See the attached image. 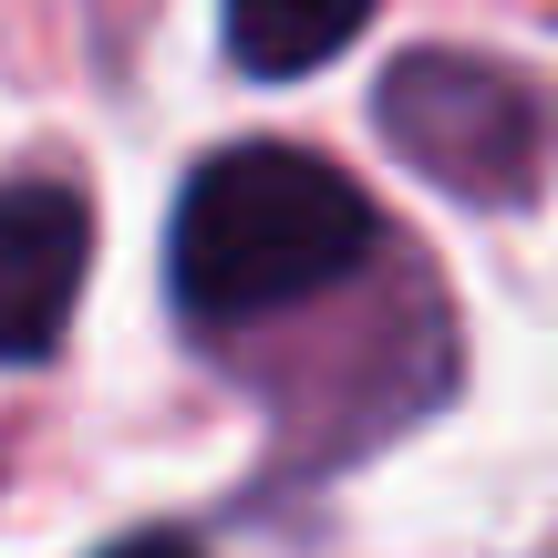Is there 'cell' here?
Wrapping results in <instances>:
<instances>
[{
    "label": "cell",
    "instance_id": "6da1fadb",
    "mask_svg": "<svg viewBox=\"0 0 558 558\" xmlns=\"http://www.w3.org/2000/svg\"><path fill=\"white\" fill-rule=\"evenodd\" d=\"M373 248V207L341 166L300 156V145H228L186 177L177 228H166V269L197 320H259L290 300L331 290Z\"/></svg>",
    "mask_w": 558,
    "mask_h": 558
},
{
    "label": "cell",
    "instance_id": "7a4b0ae2",
    "mask_svg": "<svg viewBox=\"0 0 558 558\" xmlns=\"http://www.w3.org/2000/svg\"><path fill=\"white\" fill-rule=\"evenodd\" d=\"M383 135L403 166L465 186V197H507L538 166V94L507 83L497 62L465 52H414L383 73Z\"/></svg>",
    "mask_w": 558,
    "mask_h": 558
},
{
    "label": "cell",
    "instance_id": "3957f363",
    "mask_svg": "<svg viewBox=\"0 0 558 558\" xmlns=\"http://www.w3.org/2000/svg\"><path fill=\"white\" fill-rule=\"evenodd\" d=\"M94 269V218L73 186H0V362H32L62 341Z\"/></svg>",
    "mask_w": 558,
    "mask_h": 558
},
{
    "label": "cell",
    "instance_id": "277c9868",
    "mask_svg": "<svg viewBox=\"0 0 558 558\" xmlns=\"http://www.w3.org/2000/svg\"><path fill=\"white\" fill-rule=\"evenodd\" d=\"M362 21H373V0H228V52L279 83V73H320Z\"/></svg>",
    "mask_w": 558,
    "mask_h": 558
},
{
    "label": "cell",
    "instance_id": "5b68a950",
    "mask_svg": "<svg viewBox=\"0 0 558 558\" xmlns=\"http://www.w3.org/2000/svg\"><path fill=\"white\" fill-rule=\"evenodd\" d=\"M104 558H197L186 538H124V548H104Z\"/></svg>",
    "mask_w": 558,
    "mask_h": 558
}]
</instances>
